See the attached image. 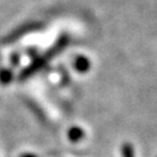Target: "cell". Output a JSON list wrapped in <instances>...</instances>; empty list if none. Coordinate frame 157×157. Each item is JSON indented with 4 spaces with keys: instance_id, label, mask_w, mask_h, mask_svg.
<instances>
[{
    "instance_id": "cell-4",
    "label": "cell",
    "mask_w": 157,
    "mask_h": 157,
    "mask_svg": "<svg viewBox=\"0 0 157 157\" xmlns=\"http://www.w3.org/2000/svg\"><path fill=\"white\" fill-rule=\"evenodd\" d=\"M14 79V74L10 69L3 68L0 69V83L2 84H9Z\"/></svg>"
},
{
    "instance_id": "cell-6",
    "label": "cell",
    "mask_w": 157,
    "mask_h": 157,
    "mask_svg": "<svg viewBox=\"0 0 157 157\" xmlns=\"http://www.w3.org/2000/svg\"><path fill=\"white\" fill-rule=\"evenodd\" d=\"M121 155H123V157H135L134 146L130 142H125L121 146Z\"/></svg>"
},
{
    "instance_id": "cell-1",
    "label": "cell",
    "mask_w": 157,
    "mask_h": 157,
    "mask_svg": "<svg viewBox=\"0 0 157 157\" xmlns=\"http://www.w3.org/2000/svg\"><path fill=\"white\" fill-rule=\"evenodd\" d=\"M67 45H68V37H67V36L59 37L58 41L56 42V45H53L52 48H50L44 56L38 57L31 66H29L26 69L22 71V74L20 75V78H21V79H26V78L31 77V75H32L33 73H36L37 71H40L42 67H45V66L47 64V62H48L52 57H55L57 53H59L62 50H64V48L67 47Z\"/></svg>"
},
{
    "instance_id": "cell-3",
    "label": "cell",
    "mask_w": 157,
    "mask_h": 157,
    "mask_svg": "<svg viewBox=\"0 0 157 157\" xmlns=\"http://www.w3.org/2000/svg\"><path fill=\"white\" fill-rule=\"evenodd\" d=\"M82 139H84V130L79 126H73L68 130V140L71 142H79Z\"/></svg>"
},
{
    "instance_id": "cell-7",
    "label": "cell",
    "mask_w": 157,
    "mask_h": 157,
    "mask_svg": "<svg viewBox=\"0 0 157 157\" xmlns=\"http://www.w3.org/2000/svg\"><path fill=\"white\" fill-rule=\"evenodd\" d=\"M20 157H38V156H36L35 153H30V152H26V153H21V155H20Z\"/></svg>"
},
{
    "instance_id": "cell-5",
    "label": "cell",
    "mask_w": 157,
    "mask_h": 157,
    "mask_svg": "<svg viewBox=\"0 0 157 157\" xmlns=\"http://www.w3.org/2000/svg\"><path fill=\"white\" fill-rule=\"evenodd\" d=\"M35 25H37V24H27V25L21 26L20 29H17V30L15 31V36H13V38H17V37L22 36V33H26V32H29V31L36 30L37 26H35Z\"/></svg>"
},
{
    "instance_id": "cell-2",
    "label": "cell",
    "mask_w": 157,
    "mask_h": 157,
    "mask_svg": "<svg viewBox=\"0 0 157 157\" xmlns=\"http://www.w3.org/2000/svg\"><path fill=\"white\" fill-rule=\"evenodd\" d=\"M74 68L79 73H86L90 68V62H89V59L87 57L79 56V57H77L74 59Z\"/></svg>"
}]
</instances>
